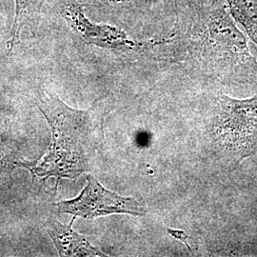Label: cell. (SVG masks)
Segmentation results:
<instances>
[{
  "instance_id": "cell-5",
  "label": "cell",
  "mask_w": 257,
  "mask_h": 257,
  "mask_svg": "<svg viewBox=\"0 0 257 257\" xmlns=\"http://www.w3.org/2000/svg\"><path fill=\"white\" fill-rule=\"evenodd\" d=\"M57 213H69L85 219H94L113 213L143 216L146 210L133 197H124L105 189L93 176L87 179V186L72 200L52 205Z\"/></svg>"
},
{
  "instance_id": "cell-4",
  "label": "cell",
  "mask_w": 257,
  "mask_h": 257,
  "mask_svg": "<svg viewBox=\"0 0 257 257\" xmlns=\"http://www.w3.org/2000/svg\"><path fill=\"white\" fill-rule=\"evenodd\" d=\"M65 18L88 43L103 48L117 49L123 52H131L149 61L163 62L162 39L146 42L135 41L118 28L93 23L85 17L81 7L76 5L66 7Z\"/></svg>"
},
{
  "instance_id": "cell-11",
  "label": "cell",
  "mask_w": 257,
  "mask_h": 257,
  "mask_svg": "<svg viewBox=\"0 0 257 257\" xmlns=\"http://www.w3.org/2000/svg\"><path fill=\"white\" fill-rule=\"evenodd\" d=\"M1 165H2V160H1V157H0V171H1Z\"/></svg>"
},
{
  "instance_id": "cell-7",
  "label": "cell",
  "mask_w": 257,
  "mask_h": 257,
  "mask_svg": "<svg viewBox=\"0 0 257 257\" xmlns=\"http://www.w3.org/2000/svg\"><path fill=\"white\" fill-rule=\"evenodd\" d=\"M16 15L10 37V50L19 43L20 37L25 29H33L38 25L41 11L47 0H15Z\"/></svg>"
},
{
  "instance_id": "cell-2",
  "label": "cell",
  "mask_w": 257,
  "mask_h": 257,
  "mask_svg": "<svg viewBox=\"0 0 257 257\" xmlns=\"http://www.w3.org/2000/svg\"><path fill=\"white\" fill-rule=\"evenodd\" d=\"M37 106L52 128V143L39 160L19 162L34 176L74 179L92 171L104 138L107 107L98 101L90 109L75 110L57 96L41 92Z\"/></svg>"
},
{
  "instance_id": "cell-10",
  "label": "cell",
  "mask_w": 257,
  "mask_h": 257,
  "mask_svg": "<svg viewBox=\"0 0 257 257\" xmlns=\"http://www.w3.org/2000/svg\"><path fill=\"white\" fill-rule=\"evenodd\" d=\"M168 232H169L174 238L181 241L183 244H185V246L188 248V249L192 252V248H191L189 243H188L189 236H188V234H187L184 230H175V229H170V228H169V229H168Z\"/></svg>"
},
{
  "instance_id": "cell-9",
  "label": "cell",
  "mask_w": 257,
  "mask_h": 257,
  "mask_svg": "<svg viewBox=\"0 0 257 257\" xmlns=\"http://www.w3.org/2000/svg\"><path fill=\"white\" fill-rule=\"evenodd\" d=\"M103 5H120V7L138 8L143 11L153 12L156 11H174L175 12V4L174 0H94Z\"/></svg>"
},
{
  "instance_id": "cell-1",
  "label": "cell",
  "mask_w": 257,
  "mask_h": 257,
  "mask_svg": "<svg viewBox=\"0 0 257 257\" xmlns=\"http://www.w3.org/2000/svg\"><path fill=\"white\" fill-rule=\"evenodd\" d=\"M168 37L172 63H184L203 81L231 88L257 87V60L225 0L175 1Z\"/></svg>"
},
{
  "instance_id": "cell-8",
  "label": "cell",
  "mask_w": 257,
  "mask_h": 257,
  "mask_svg": "<svg viewBox=\"0 0 257 257\" xmlns=\"http://www.w3.org/2000/svg\"><path fill=\"white\" fill-rule=\"evenodd\" d=\"M230 16L257 46V0H225Z\"/></svg>"
},
{
  "instance_id": "cell-6",
  "label": "cell",
  "mask_w": 257,
  "mask_h": 257,
  "mask_svg": "<svg viewBox=\"0 0 257 257\" xmlns=\"http://www.w3.org/2000/svg\"><path fill=\"white\" fill-rule=\"evenodd\" d=\"M75 218L66 226L55 219L47 225V232L55 243L60 256H107L99 248L93 247L89 240L75 232L72 226Z\"/></svg>"
},
{
  "instance_id": "cell-12",
  "label": "cell",
  "mask_w": 257,
  "mask_h": 257,
  "mask_svg": "<svg viewBox=\"0 0 257 257\" xmlns=\"http://www.w3.org/2000/svg\"><path fill=\"white\" fill-rule=\"evenodd\" d=\"M174 1L175 2V1H179V0H174Z\"/></svg>"
},
{
  "instance_id": "cell-3",
  "label": "cell",
  "mask_w": 257,
  "mask_h": 257,
  "mask_svg": "<svg viewBox=\"0 0 257 257\" xmlns=\"http://www.w3.org/2000/svg\"><path fill=\"white\" fill-rule=\"evenodd\" d=\"M202 158L224 170H234L257 154V94L238 99L209 93L197 128Z\"/></svg>"
}]
</instances>
